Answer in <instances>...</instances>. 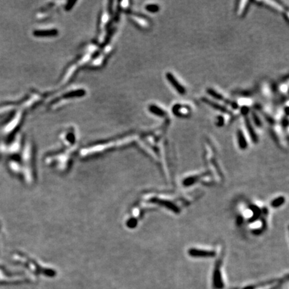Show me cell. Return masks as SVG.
Listing matches in <instances>:
<instances>
[{"label":"cell","instance_id":"1","mask_svg":"<svg viewBox=\"0 0 289 289\" xmlns=\"http://www.w3.org/2000/svg\"><path fill=\"white\" fill-rule=\"evenodd\" d=\"M189 254L193 257L197 258H210L215 256L214 251L203 250L200 248H192L189 250Z\"/></svg>","mask_w":289,"mask_h":289},{"label":"cell","instance_id":"2","mask_svg":"<svg viewBox=\"0 0 289 289\" xmlns=\"http://www.w3.org/2000/svg\"><path fill=\"white\" fill-rule=\"evenodd\" d=\"M218 262L217 265H216L215 271H214V275H213V285L214 287L216 289H222L224 287V283L222 281V278L220 272V263Z\"/></svg>","mask_w":289,"mask_h":289},{"label":"cell","instance_id":"3","mask_svg":"<svg viewBox=\"0 0 289 289\" xmlns=\"http://www.w3.org/2000/svg\"><path fill=\"white\" fill-rule=\"evenodd\" d=\"M166 77L168 80V81L170 82V84H172V86L173 88L176 90V91L181 94H183L186 93V89L185 88L181 85L178 81L177 80L175 79L174 77V76L172 73H167L166 74Z\"/></svg>","mask_w":289,"mask_h":289},{"label":"cell","instance_id":"4","mask_svg":"<svg viewBox=\"0 0 289 289\" xmlns=\"http://www.w3.org/2000/svg\"><path fill=\"white\" fill-rule=\"evenodd\" d=\"M238 141L240 149H244L247 147V141L245 139L243 132L240 131H239L238 132Z\"/></svg>","mask_w":289,"mask_h":289},{"label":"cell","instance_id":"5","mask_svg":"<svg viewBox=\"0 0 289 289\" xmlns=\"http://www.w3.org/2000/svg\"><path fill=\"white\" fill-rule=\"evenodd\" d=\"M203 101H205V102H206L207 104H208V105H210V106L213 107V108H216V109H217V110L221 111H222V112H228V111L227 110L226 108H224V107H223L222 106L218 105V104H217V103L214 102H212L211 101L207 100V99H206V98L203 99Z\"/></svg>","mask_w":289,"mask_h":289},{"label":"cell","instance_id":"6","mask_svg":"<svg viewBox=\"0 0 289 289\" xmlns=\"http://www.w3.org/2000/svg\"><path fill=\"white\" fill-rule=\"evenodd\" d=\"M207 92L209 93L211 96H212L213 97H214L217 99H218V100H221V101H225L226 102H227L228 104H229V105H232V102H230V101H228V100H226V98H223V97H222V95H220V94L219 93H217L216 91H214V90H212V89H208L207 90Z\"/></svg>","mask_w":289,"mask_h":289},{"label":"cell","instance_id":"7","mask_svg":"<svg viewBox=\"0 0 289 289\" xmlns=\"http://www.w3.org/2000/svg\"><path fill=\"white\" fill-rule=\"evenodd\" d=\"M246 125L247 126V128H248V131L249 132V134L251 137V138L252 139L253 141L254 142H257V135H256L255 134V132L253 129V128L252 127V125H251L250 124V122L248 120H246Z\"/></svg>","mask_w":289,"mask_h":289},{"label":"cell","instance_id":"8","mask_svg":"<svg viewBox=\"0 0 289 289\" xmlns=\"http://www.w3.org/2000/svg\"><path fill=\"white\" fill-rule=\"evenodd\" d=\"M285 197H279L274 199L271 202V206L273 207H278L281 206L285 203Z\"/></svg>","mask_w":289,"mask_h":289},{"label":"cell","instance_id":"9","mask_svg":"<svg viewBox=\"0 0 289 289\" xmlns=\"http://www.w3.org/2000/svg\"><path fill=\"white\" fill-rule=\"evenodd\" d=\"M152 111L155 113V114L159 115V116H161V117H163L165 115V112L163 111L162 108H159L157 107H153Z\"/></svg>","mask_w":289,"mask_h":289}]
</instances>
